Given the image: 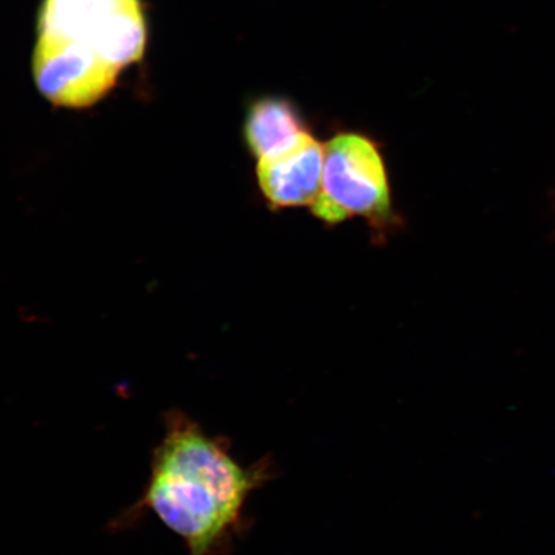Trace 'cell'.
<instances>
[{
    "mask_svg": "<svg viewBox=\"0 0 555 555\" xmlns=\"http://www.w3.org/2000/svg\"><path fill=\"white\" fill-rule=\"evenodd\" d=\"M163 422L142 495L109 527L127 530L154 515L182 539L190 555H225L246 535L248 499L273 480L274 462L263 456L243 467L227 437L206 433L179 409L165 412Z\"/></svg>",
    "mask_w": 555,
    "mask_h": 555,
    "instance_id": "obj_1",
    "label": "cell"
},
{
    "mask_svg": "<svg viewBox=\"0 0 555 555\" xmlns=\"http://www.w3.org/2000/svg\"><path fill=\"white\" fill-rule=\"evenodd\" d=\"M147 40L143 0H41L35 86L54 106L92 107L143 59Z\"/></svg>",
    "mask_w": 555,
    "mask_h": 555,
    "instance_id": "obj_2",
    "label": "cell"
},
{
    "mask_svg": "<svg viewBox=\"0 0 555 555\" xmlns=\"http://www.w3.org/2000/svg\"><path fill=\"white\" fill-rule=\"evenodd\" d=\"M311 211L332 225L352 217H363L379 229L390 223V183L377 143L347 131L324 145L322 190Z\"/></svg>",
    "mask_w": 555,
    "mask_h": 555,
    "instance_id": "obj_3",
    "label": "cell"
},
{
    "mask_svg": "<svg viewBox=\"0 0 555 555\" xmlns=\"http://www.w3.org/2000/svg\"><path fill=\"white\" fill-rule=\"evenodd\" d=\"M324 145L308 130L259 158L258 183L270 206H311L322 190Z\"/></svg>",
    "mask_w": 555,
    "mask_h": 555,
    "instance_id": "obj_4",
    "label": "cell"
},
{
    "mask_svg": "<svg viewBox=\"0 0 555 555\" xmlns=\"http://www.w3.org/2000/svg\"><path fill=\"white\" fill-rule=\"evenodd\" d=\"M308 130L296 104L284 96L267 95L248 107L245 121L246 144L256 158L280 150Z\"/></svg>",
    "mask_w": 555,
    "mask_h": 555,
    "instance_id": "obj_5",
    "label": "cell"
}]
</instances>
